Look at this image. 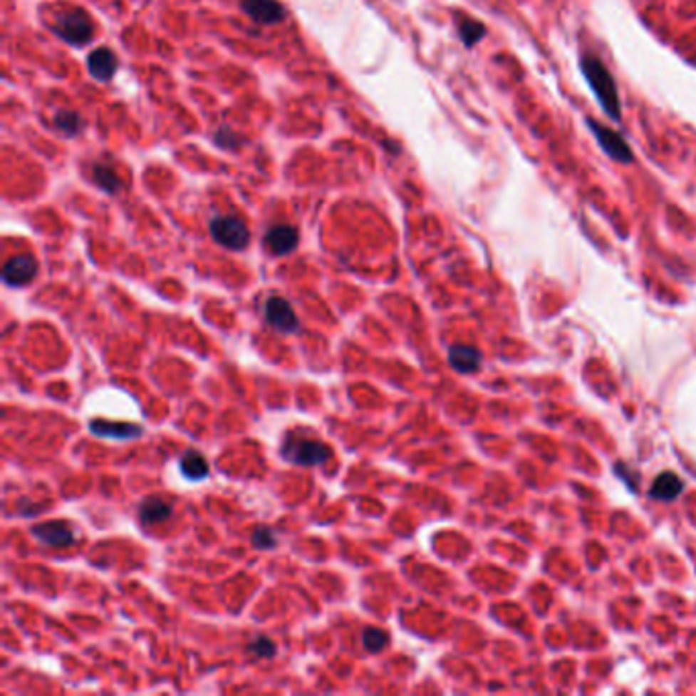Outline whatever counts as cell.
<instances>
[{
    "label": "cell",
    "instance_id": "12",
    "mask_svg": "<svg viewBox=\"0 0 696 696\" xmlns=\"http://www.w3.org/2000/svg\"><path fill=\"white\" fill-rule=\"evenodd\" d=\"M88 70H90L92 78H96L100 82H108L117 72V56L108 47H98L88 58Z\"/></svg>",
    "mask_w": 696,
    "mask_h": 696
},
{
    "label": "cell",
    "instance_id": "8",
    "mask_svg": "<svg viewBox=\"0 0 696 696\" xmlns=\"http://www.w3.org/2000/svg\"><path fill=\"white\" fill-rule=\"evenodd\" d=\"M37 259L33 258V256H15V258H11L6 264H4V268H2V280H4V284H9V286H15V288H19V286H25V284H29L31 280L37 276Z\"/></svg>",
    "mask_w": 696,
    "mask_h": 696
},
{
    "label": "cell",
    "instance_id": "1",
    "mask_svg": "<svg viewBox=\"0 0 696 696\" xmlns=\"http://www.w3.org/2000/svg\"><path fill=\"white\" fill-rule=\"evenodd\" d=\"M580 70L586 78V82L591 84L592 92L596 94L603 110L608 117H613L615 121H620L623 110H620L619 88L615 84L613 74L608 72V68L596 56H582L580 58Z\"/></svg>",
    "mask_w": 696,
    "mask_h": 696
},
{
    "label": "cell",
    "instance_id": "6",
    "mask_svg": "<svg viewBox=\"0 0 696 696\" xmlns=\"http://www.w3.org/2000/svg\"><path fill=\"white\" fill-rule=\"evenodd\" d=\"M264 315H266V321L280 333L290 335L298 331V317H296L292 304L282 296L268 298L266 306H264Z\"/></svg>",
    "mask_w": 696,
    "mask_h": 696
},
{
    "label": "cell",
    "instance_id": "20",
    "mask_svg": "<svg viewBox=\"0 0 696 696\" xmlns=\"http://www.w3.org/2000/svg\"><path fill=\"white\" fill-rule=\"evenodd\" d=\"M247 651L254 653L256 658H261V660H270L276 655V643H274L270 637L259 635L256 637L249 645H247Z\"/></svg>",
    "mask_w": 696,
    "mask_h": 696
},
{
    "label": "cell",
    "instance_id": "7",
    "mask_svg": "<svg viewBox=\"0 0 696 696\" xmlns=\"http://www.w3.org/2000/svg\"><path fill=\"white\" fill-rule=\"evenodd\" d=\"M31 533L35 539H39L41 544L49 545V547H70L76 541V535L72 527L63 521H47V523H39L35 527H31Z\"/></svg>",
    "mask_w": 696,
    "mask_h": 696
},
{
    "label": "cell",
    "instance_id": "10",
    "mask_svg": "<svg viewBox=\"0 0 696 696\" xmlns=\"http://www.w3.org/2000/svg\"><path fill=\"white\" fill-rule=\"evenodd\" d=\"M266 245L274 256H288L298 245V231L290 225H276L268 231Z\"/></svg>",
    "mask_w": 696,
    "mask_h": 696
},
{
    "label": "cell",
    "instance_id": "22",
    "mask_svg": "<svg viewBox=\"0 0 696 696\" xmlns=\"http://www.w3.org/2000/svg\"><path fill=\"white\" fill-rule=\"evenodd\" d=\"M251 544H254L256 549H272V547H276V535H274V531L270 527L259 525L251 533Z\"/></svg>",
    "mask_w": 696,
    "mask_h": 696
},
{
    "label": "cell",
    "instance_id": "16",
    "mask_svg": "<svg viewBox=\"0 0 696 696\" xmlns=\"http://www.w3.org/2000/svg\"><path fill=\"white\" fill-rule=\"evenodd\" d=\"M682 488H684V482H682L676 474H672V472H664V474H660V476L653 480V486H651L650 494L653 497V499L658 500H672L680 494Z\"/></svg>",
    "mask_w": 696,
    "mask_h": 696
},
{
    "label": "cell",
    "instance_id": "5",
    "mask_svg": "<svg viewBox=\"0 0 696 696\" xmlns=\"http://www.w3.org/2000/svg\"><path fill=\"white\" fill-rule=\"evenodd\" d=\"M586 125L591 127L594 139L598 141V145L603 147V152L611 160H615L619 164H631L633 162V152H631L629 143L625 141V137L620 135V133L613 131L611 127H606L603 123L594 121V119H588Z\"/></svg>",
    "mask_w": 696,
    "mask_h": 696
},
{
    "label": "cell",
    "instance_id": "15",
    "mask_svg": "<svg viewBox=\"0 0 696 696\" xmlns=\"http://www.w3.org/2000/svg\"><path fill=\"white\" fill-rule=\"evenodd\" d=\"M180 472L186 480L200 482V480H204L209 476V462L197 450H188L180 457Z\"/></svg>",
    "mask_w": 696,
    "mask_h": 696
},
{
    "label": "cell",
    "instance_id": "4",
    "mask_svg": "<svg viewBox=\"0 0 696 696\" xmlns=\"http://www.w3.org/2000/svg\"><path fill=\"white\" fill-rule=\"evenodd\" d=\"M56 33L60 35L63 41H68L70 46H86L92 39V21L88 15L80 9H72L66 11L63 15L58 19V25L53 27Z\"/></svg>",
    "mask_w": 696,
    "mask_h": 696
},
{
    "label": "cell",
    "instance_id": "2",
    "mask_svg": "<svg viewBox=\"0 0 696 696\" xmlns=\"http://www.w3.org/2000/svg\"><path fill=\"white\" fill-rule=\"evenodd\" d=\"M280 454L286 462L294 464V466L313 468V466H323L331 457V450L325 443L317 441V439L301 437L296 433H288L284 441H282Z\"/></svg>",
    "mask_w": 696,
    "mask_h": 696
},
{
    "label": "cell",
    "instance_id": "11",
    "mask_svg": "<svg viewBox=\"0 0 696 696\" xmlns=\"http://www.w3.org/2000/svg\"><path fill=\"white\" fill-rule=\"evenodd\" d=\"M90 431L98 437L135 439L143 433V427L133 423H110V421H105V419H92Z\"/></svg>",
    "mask_w": 696,
    "mask_h": 696
},
{
    "label": "cell",
    "instance_id": "14",
    "mask_svg": "<svg viewBox=\"0 0 696 696\" xmlns=\"http://www.w3.org/2000/svg\"><path fill=\"white\" fill-rule=\"evenodd\" d=\"M450 363L457 372L469 374V372H476L480 368L482 355H480L478 349L472 348V346H452L450 348Z\"/></svg>",
    "mask_w": 696,
    "mask_h": 696
},
{
    "label": "cell",
    "instance_id": "17",
    "mask_svg": "<svg viewBox=\"0 0 696 696\" xmlns=\"http://www.w3.org/2000/svg\"><path fill=\"white\" fill-rule=\"evenodd\" d=\"M457 33H459L464 46L474 47L480 39H482V37H484L486 27L480 23V21H474V19H469V16H464V19L457 21Z\"/></svg>",
    "mask_w": 696,
    "mask_h": 696
},
{
    "label": "cell",
    "instance_id": "21",
    "mask_svg": "<svg viewBox=\"0 0 696 696\" xmlns=\"http://www.w3.org/2000/svg\"><path fill=\"white\" fill-rule=\"evenodd\" d=\"M53 121H56V127L60 129L61 133H68V135H74L80 129V117L72 110H60Z\"/></svg>",
    "mask_w": 696,
    "mask_h": 696
},
{
    "label": "cell",
    "instance_id": "18",
    "mask_svg": "<svg viewBox=\"0 0 696 696\" xmlns=\"http://www.w3.org/2000/svg\"><path fill=\"white\" fill-rule=\"evenodd\" d=\"M92 176H94V182H96V186H98V188H103V190H105V192H108V194H115V192H119V190H121V180H119V176L115 174V170H110V167L94 166V170H92Z\"/></svg>",
    "mask_w": 696,
    "mask_h": 696
},
{
    "label": "cell",
    "instance_id": "19",
    "mask_svg": "<svg viewBox=\"0 0 696 696\" xmlns=\"http://www.w3.org/2000/svg\"><path fill=\"white\" fill-rule=\"evenodd\" d=\"M362 643L365 650L376 653V651L384 650V645L388 643V635L378 627H368L362 633Z\"/></svg>",
    "mask_w": 696,
    "mask_h": 696
},
{
    "label": "cell",
    "instance_id": "9",
    "mask_svg": "<svg viewBox=\"0 0 696 696\" xmlns=\"http://www.w3.org/2000/svg\"><path fill=\"white\" fill-rule=\"evenodd\" d=\"M243 11L251 16L254 21L264 23V25H274L280 23L286 11L278 0H243Z\"/></svg>",
    "mask_w": 696,
    "mask_h": 696
},
{
    "label": "cell",
    "instance_id": "13",
    "mask_svg": "<svg viewBox=\"0 0 696 696\" xmlns=\"http://www.w3.org/2000/svg\"><path fill=\"white\" fill-rule=\"evenodd\" d=\"M174 513V507L172 502H167L164 499H157V497H150V499L141 500L139 504V516L145 525H157V523H164L167 521L170 516Z\"/></svg>",
    "mask_w": 696,
    "mask_h": 696
},
{
    "label": "cell",
    "instance_id": "3",
    "mask_svg": "<svg viewBox=\"0 0 696 696\" xmlns=\"http://www.w3.org/2000/svg\"><path fill=\"white\" fill-rule=\"evenodd\" d=\"M211 235L219 245L233 251L249 245V229L237 217H214L211 221Z\"/></svg>",
    "mask_w": 696,
    "mask_h": 696
},
{
    "label": "cell",
    "instance_id": "23",
    "mask_svg": "<svg viewBox=\"0 0 696 696\" xmlns=\"http://www.w3.org/2000/svg\"><path fill=\"white\" fill-rule=\"evenodd\" d=\"M214 141L223 150H235L237 145H241V139L235 135L231 129H219V133H214Z\"/></svg>",
    "mask_w": 696,
    "mask_h": 696
}]
</instances>
